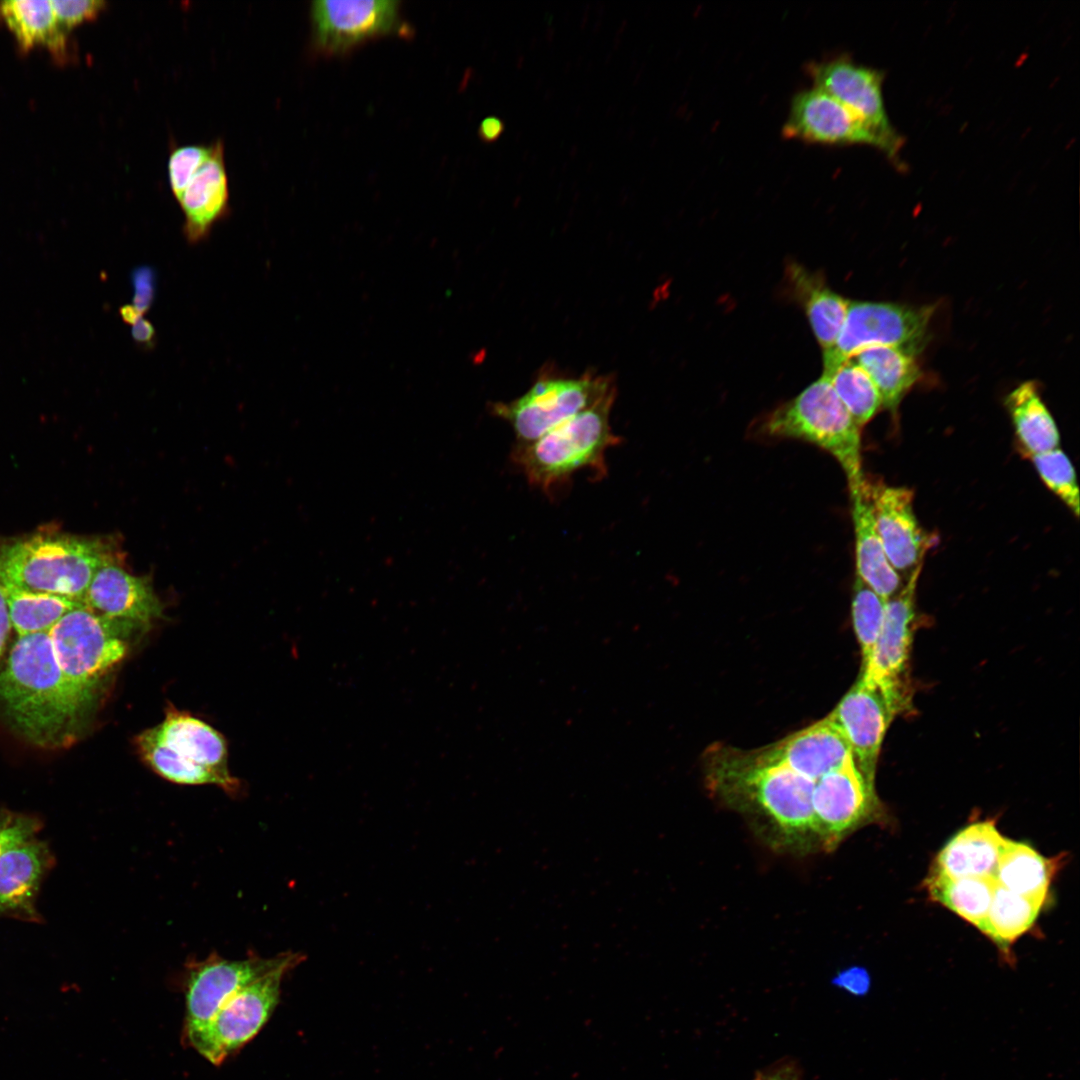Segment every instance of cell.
<instances>
[{
  "instance_id": "6da1fadb",
  "label": "cell",
  "mask_w": 1080,
  "mask_h": 1080,
  "mask_svg": "<svg viewBox=\"0 0 1080 1080\" xmlns=\"http://www.w3.org/2000/svg\"><path fill=\"white\" fill-rule=\"evenodd\" d=\"M705 767L709 791L743 815L770 848L797 856L822 852L814 782L762 760L755 751L712 750Z\"/></svg>"
},
{
  "instance_id": "7a4b0ae2",
  "label": "cell",
  "mask_w": 1080,
  "mask_h": 1080,
  "mask_svg": "<svg viewBox=\"0 0 1080 1080\" xmlns=\"http://www.w3.org/2000/svg\"><path fill=\"white\" fill-rule=\"evenodd\" d=\"M89 705L59 667L49 632L18 637L0 671V706L20 735L38 747H64Z\"/></svg>"
},
{
  "instance_id": "3957f363",
  "label": "cell",
  "mask_w": 1080,
  "mask_h": 1080,
  "mask_svg": "<svg viewBox=\"0 0 1080 1080\" xmlns=\"http://www.w3.org/2000/svg\"><path fill=\"white\" fill-rule=\"evenodd\" d=\"M112 544L104 538L48 530L21 538L0 539V583L83 604L98 570L107 564L119 563L118 552Z\"/></svg>"
},
{
  "instance_id": "277c9868",
  "label": "cell",
  "mask_w": 1080,
  "mask_h": 1080,
  "mask_svg": "<svg viewBox=\"0 0 1080 1080\" xmlns=\"http://www.w3.org/2000/svg\"><path fill=\"white\" fill-rule=\"evenodd\" d=\"M614 399L615 392L536 440L515 443L511 459L529 484L552 494L579 471H592L598 480L606 476V453L622 441L609 422Z\"/></svg>"
},
{
  "instance_id": "5b68a950",
  "label": "cell",
  "mask_w": 1080,
  "mask_h": 1080,
  "mask_svg": "<svg viewBox=\"0 0 1080 1080\" xmlns=\"http://www.w3.org/2000/svg\"><path fill=\"white\" fill-rule=\"evenodd\" d=\"M135 746L142 760L171 782L213 784L231 794L240 789L228 770L222 734L187 712L168 709L159 725L135 737Z\"/></svg>"
},
{
  "instance_id": "8992f818",
  "label": "cell",
  "mask_w": 1080,
  "mask_h": 1080,
  "mask_svg": "<svg viewBox=\"0 0 1080 1080\" xmlns=\"http://www.w3.org/2000/svg\"><path fill=\"white\" fill-rule=\"evenodd\" d=\"M761 432L768 437L804 440L827 451L842 467L848 485L865 478L861 469V427L824 375L771 411L761 424Z\"/></svg>"
},
{
  "instance_id": "52a82bcc",
  "label": "cell",
  "mask_w": 1080,
  "mask_h": 1080,
  "mask_svg": "<svg viewBox=\"0 0 1080 1080\" xmlns=\"http://www.w3.org/2000/svg\"><path fill=\"white\" fill-rule=\"evenodd\" d=\"M298 952H283L281 961L230 997L201 1028L186 1034L190 1045L219 1065L250 1041L278 1004L285 975L303 961Z\"/></svg>"
},
{
  "instance_id": "ba28073f",
  "label": "cell",
  "mask_w": 1080,
  "mask_h": 1080,
  "mask_svg": "<svg viewBox=\"0 0 1080 1080\" xmlns=\"http://www.w3.org/2000/svg\"><path fill=\"white\" fill-rule=\"evenodd\" d=\"M49 636L64 676L91 704L101 681L125 657L126 640L85 605L64 615Z\"/></svg>"
},
{
  "instance_id": "9c48e42d",
  "label": "cell",
  "mask_w": 1080,
  "mask_h": 1080,
  "mask_svg": "<svg viewBox=\"0 0 1080 1080\" xmlns=\"http://www.w3.org/2000/svg\"><path fill=\"white\" fill-rule=\"evenodd\" d=\"M933 312V306L849 301L835 344L823 351V373L831 372L859 351L872 346L897 347L918 354L927 339Z\"/></svg>"
},
{
  "instance_id": "30bf717a",
  "label": "cell",
  "mask_w": 1080,
  "mask_h": 1080,
  "mask_svg": "<svg viewBox=\"0 0 1080 1080\" xmlns=\"http://www.w3.org/2000/svg\"><path fill=\"white\" fill-rule=\"evenodd\" d=\"M614 392L603 376L542 378L515 400L490 403L489 411L511 425L516 444H526Z\"/></svg>"
},
{
  "instance_id": "8fae6325",
  "label": "cell",
  "mask_w": 1080,
  "mask_h": 1080,
  "mask_svg": "<svg viewBox=\"0 0 1080 1080\" xmlns=\"http://www.w3.org/2000/svg\"><path fill=\"white\" fill-rule=\"evenodd\" d=\"M909 704L907 686L860 678L828 715L846 737L856 767L871 785L885 733L894 717Z\"/></svg>"
},
{
  "instance_id": "7c38bea8",
  "label": "cell",
  "mask_w": 1080,
  "mask_h": 1080,
  "mask_svg": "<svg viewBox=\"0 0 1080 1080\" xmlns=\"http://www.w3.org/2000/svg\"><path fill=\"white\" fill-rule=\"evenodd\" d=\"M812 803L824 853L834 851L850 834L879 817L874 785L865 780L853 759L816 783Z\"/></svg>"
},
{
  "instance_id": "4fadbf2b",
  "label": "cell",
  "mask_w": 1080,
  "mask_h": 1080,
  "mask_svg": "<svg viewBox=\"0 0 1080 1080\" xmlns=\"http://www.w3.org/2000/svg\"><path fill=\"white\" fill-rule=\"evenodd\" d=\"M782 134L811 144L869 145L892 159L898 154L850 109L816 87L793 96Z\"/></svg>"
},
{
  "instance_id": "5bb4252c",
  "label": "cell",
  "mask_w": 1080,
  "mask_h": 1080,
  "mask_svg": "<svg viewBox=\"0 0 1080 1080\" xmlns=\"http://www.w3.org/2000/svg\"><path fill=\"white\" fill-rule=\"evenodd\" d=\"M283 953L270 958L250 955L241 960L212 953L186 964L185 1035L204 1026L220 1007L240 989L274 968Z\"/></svg>"
},
{
  "instance_id": "9a60e30c",
  "label": "cell",
  "mask_w": 1080,
  "mask_h": 1080,
  "mask_svg": "<svg viewBox=\"0 0 1080 1080\" xmlns=\"http://www.w3.org/2000/svg\"><path fill=\"white\" fill-rule=\"evenodd\" d=\"M806 72L813 87L845 105L899 152L903 142L885 110L882 72L857 64L846 55L810 62Z\"/></svg>"
},
{
  "instance_id": "2e32d148",
  "label": "cell",
  "mask_w": 1080,
  "mask_h": 1080,
  "mask_svg": "<svg viewBox=\"0 0 1080 1080\" xmlns=\"http://www.w3.org/2000/svg\"><path fill=\"white\" fill-rule=\"evenodd\" d=\"M83 604L106 621L123 639L144 631L163 615V605L147 577L110 563L92 579Z\"/></svg>"
},
{
  "instance_id": "e0dca14e",
  "label": "cell",
  "mask_w": 1080,
  "mask_h": 1080,
  "mask_svg": "<svg viewBox=\"0 0 1080 1080\" xmlns=\"http://www.w3.org/2000/svg\"><path fill=\"white\" fill-rule=\"evenodd\" d=\"M399 1L318 0L311 5L314 43L339 53L375 36L401 32Z\"/></svg>"
},
{
  "instance_id": "ac0fdd59",
  "label": "cell",
  "mask_w": 1080,
  "mask_h": 1080,
  "mask_svg": "<svg viewBox=\"0 0 1080 1080\" xmlns=\"http://www.w3.org/2000/svg\"><path fill=\"white\" fill-rule=\"evenodd\" d=\"M869 483L877 531L893 568L901 575L924 563L936 544L935 536L919 523L913 505V491L907 487Z\"/></svg>"
},
{
  "instance_id": "d6986e66",
  "label": "cell",
  "mask_w": 1080,
  "mask_h": 1080,
  "mask_svg": "<svg viewBox=\"0 0 1080 1080\" xmlns=\"http://www.w3.org/2000/svg\"><path fill=\"white\" fill-rule=\"evenodd\" d=\"M55 865L45 841L36 836L11 843L0 853V917L40 923L36 908L41 884Z\"/></svg>"
},
{
  "instance_id": "ffe728a7",
  "label": "cell",
  "mask_w": 1080,
  "mask_h": 1080,
  "mask_svg": "<svg viewBox=\"0 0 1080 1080\" xmlns=\"http://www.w3.org/2000/svg\"><path fill=\"white\" fill-rule=\"evenodd\" d=\"M923 564L885 603L884 619L873 653L861 678L884 685L906 686L905 673L916 617V588Z\"/></svg>"
},
{
  "instance_id": "44dd1931",
  "label": "cell",
  "mask_w": 1080,
  "mask_h": 1080,
  "mask_svg": "<svg viewBox=\"0 0 1080 1080\" xmlns=\"http://www.w3.org/2000/svg\"><path fill=\"white\" fill-rule=\"evenodd\" d=\"M755 753L815 784L853 759L846 737L829 716Z\"/></svg>"
},
{
  "instance_id": "7402d4cb",
  "label": "cell",
  "mask_w": 1080,
  "mask_h": 1080,
  "mask_svg": "<svg viewBox=\"0 0 1080 1080\" xmlns=\"http://www.w3.org/2000/svg\"><path fill=\"white\" fill-rule=\"evenodd\" d=\"M176 200L184 215L186 239L190 243L205 239L213 225L224 217L229 203V182L221 141L214 142L210 158Z\"/></svg>"
},
{
  "instance_id": "603a6c76",
  "label": "cell",
  "mask_w": 1080,
  "mask_h": 1080,
  "mask_svg": "<svg viewBox=\"0 0 1080 1080\" xmlns=\"http://www.w3.org/2000/svg\"><path fill=\"white\" fill-rule=\"evenodd\" d=\"M851 513L855 532L857 575L885 601L894 596L902 585L901 575L887 558L879 537L869 483L849 485Z\"/></svg>"
},
{
  "instance_id": "cb8c5ba5",
  "label": "cell",
  "mask_w": 1080,
  "mask_h": 1080,
  "mask_svg": "<svg viewBox=\"0 0 1080 1080\" xmlns=\"http://www.w3.org/2000/svg\"><path fill=\"white\" fill-rule=\"evenodd\" d=\"M992 820L956 833L938 853L932 870L952 878H991L1006 843Z\"/></svg>"
},
{
  "instance_id": "d4e9b609",
  "label": "cell",
  "mask_w": 1080,
  "mask_h": 1080,
  "mask_svg": "<svg viewBox=\"0 0 1080 1080\" xmlns=\"http://www.w3.org/2000/svg\"><path fill=\"white\" fill-rule=\"evenodd\" d=\"M787 275L793 294L802 305L819 345L823 351L830 349L844 324L849 300L798 264H790Z\"/></svg>"
},
{
  "instance_id": "484cf974",
  "label": "cell",
  "mask_w": 1080,
  "mask_h": 1080,
  "mask_svg": "<svg viewBox=\"0 0 1080 1080\" xmlns=\"http://www.w3.org/2000/svg\"><path fill=\"white\" fill-rule=\"evenodd\" d=\"M0 18L22 50L41 45L56 57H66L68 33L60 27L50 0L0 1Z\"/></svg>"
},
{
  "instance_id": "4316f807",
  "label": "cell",
  "mask_w": 1080,
  "mask_h": 1080,
  "mask_svg": "<svg viewBox=\"0 0 1080 1080\" xmlns=\"http://www.w3.org/2000/svg\"><path fill=\"white\" fill-rule=\"evenodd\" d=\"M1005 406L1025 456L1059 448L1058 427L1033 381L1023 382L1013 389L1005 398Z\"/></svg>"
},
{
  "instance_id": "83f0119b",
  "label": "cell",
  "mask_w": 1080,
  "mask_h": 1080,
  "mask_svg": "<svg viewBox=\"0 0 1080 1080\" xmlns=\"http://www.w3.org/2000/svg\"><path fill=\"white\" fill-rule=\"evenodd\" d=\"M915 356L897 347L872 346L850 359L869 375L878 390L882 407L896 412L904 396L920 378Z\"/></svg>"
},
{
  "instance_id": "f1b7e54d",
  "label": "cell",
  "mask_w": 1080,
  "mask_h": 1080,
  "mask_svg": "<svg viewBox=\"0 0 1080 1080\" xmlns=\"http://www.w3.org/2000/svg\"><path fill=\"white\" fill-rule=\"evenodd\" d=\"M1058 860L1048 859L1025 843L1006 840L994 881L1018 895L1044 903Z\"/></svg>"
},
{
  "instance_id": "f546056e",
  "label": "cell",
  "mask_w": 1080,
  "mask_h": 1080,
  "mask_svg": "<svg viewBox=\"0 0 1080 1080\" xmlns=\"http://www.w3.org/2000/svg\"><path fill=\"white\" fill-rule=\"evenodd\" d=\"M932 900L947 907L978 929L983 924L995 889L991 878H952L932 870L925 881Z\"/></svg>"
},
{
  "instance_id": "4dcf8cb0",
  "label": "cell",
  "mask_w": 1080,
  "mask_h": 1080,
  "mask_svg": "<svg viewBox=\"0 0 1080 1080\" xmlns=\"http://www.w3.org/2000/svg\"><path fill=\"white\" fill-rule=\"evenodd\" d=\"M11 625L18 637L49 632L68 612L83 605L71 599L44 593H34L2 584Z\"/></svg>"
},
{
  "instance_id": "1f68e13d",
  "label": "cell",
  "mask_w": 1080,
  "mask_h": 1080,
  "mask_svg": "<svg viewBox=\"0 0 1080 1080\" xmlns=\"http://www.w3.org/2000/svg\"><path fill=\"white\" fill-rule=\"evenodd\" d=\"M1043 904L996 883L987 916L979 929L1002 949L1007 950L1032 927Z\"/></svg>"
},
{
  "instance_id": "d6a6232c",
  "label": "cell",
  "mask_w": 1080,
  "mask_h": 1080,
  "mask_svg": "<svg viewBox=\"0 0 1080 1080\" xmlns=\"http://www.w3.org/2000/svg\"><path fill=\"white\" fill-rule=\"evenodd\" d=\"M823 375L828 378L835 393L859 427L867 424L882 407L875 384L853 359H848Z\"/></svg>"
},
{
  "instance_id": "836d02e7",
  "label": "cell",
  "mask_w": 1080,
  "mask_h": 1080,
  "mask_svg": "<svg viewBox=\"0 0 1080 1080\" xmlns=\"http://www.w3.org/2000/svg\"><path fill=\"white\" fill-rule=\"evenodd\" d=\"M886 601L856 576L853 587L852 619L861 648L863 666L870 659L877 642Z\"/></svg>"
},
{
  "instance_id": "e575fe53",
  "label": "cell",
  "mask_w": 1080,
  "mask_h": 1080,
  "mask_svg": "<svg viewBox=\"0 0 1080 1080\" xmlns=\"http://www.w3.org/2000/svg\"><path fill=\"white\" fill-rule=\"evenodd\" d=\"M1041 480L1072 512L1079 516L1076 474L1068 456L1060 449L1030 456Z\"/></svg>"
},
{
  "instance_id": "d590c367",
  "label": "cell",
  "mask_w": 1080,
  "mask_h": 1080,
  "mask_svg": "<svg viewBox=\"0 0 1080 1080\" xmlns=\"http://www.w3.org/2000/svg\"><path fill=\"white\" fill-rule=\"evenodd\" d=\"M214 143L210 145H184L175 148L168 159V179L171 191L177 199L192 177L210 158Z\"/></svg>"
},
{
  "instance_id": "8d00e7d4",
  "label": "cell",
  "mask_w": 1080,
  "mask_h": 1080,
  "mask_svg": "<svg viewBox=\"0 0 1080 1080\" xmlns=\"http://www.w3.org/2000/svg\"><path fill=\"white\" fill-rule=\"evenodd\" d=\"M50 2L60 27L68 34L76 25L95 19L106 6V2L100 0H50Z\"/></svg>"
},
{
  "instance_id": "74e56055",
  "label": "cell",
  "mask_w": 1080,
  "mask_h": 1080,
  "mask_svg": "<svg viewBox=\"0 0 1080 1080\" xmlns=\"http://www.w3.org/2000/svg\"><path fill=\"white\" fill-rule=\"evenodd\" d=\"M42 826L37 816L0 810V853L13 842L36 836Z\"/></svg>"
},
{
  "instance_id": "f35d334b",
  "label": "cell",
  "mask_w": 1080,
  "mask_h": 1080,
  "mask_svg": "<svg viewBox=\"0 0 1080 1080\" xmlns=\"http://www.w3.org/2000/svg\"><path fill=\"white\" fill-rule=\"evenodd\" d=\"M134 297L132 305L142 314L151 307L155 295V275L149 267L137 268L132 273Z\"/></svg>"
},
{
  "instance_id": "ab89813d",
  "label": "cell",
  "mask_w": 1080,
  "mask_h": 1080,
  "mask_svg": "<svg viewBox=\"0 0 1080 1080\" xmlns=\"http://www.w3.org/2000/svg\"><path fill=\"white\" fill-rule=\"evenodd\" d=\"M871 976L860 966H852L839 971L832 979V984L857 997H863L871 989Z\"/></svg>"
},
{
  "instance_id": "60d3db41",
  "label": "cell",
  "mask_w": 1080,
  "mask_h": 1080,
  "mask_svg": "<svg viewBox=\"0 0 1080 1080\" xmlns=\"http://www.w3.org/2000/svg\"><path fill=\"white\" fill-rule=\"evenodd\" d=\"M752 1080H804L803 1070L792 1057H784L757 1071Z\"/></svg>"
},
{
  "instance_id": "b9f144b4",
  "label": "cell",
  "mask_w": 1080,
  "mask_h": 1080,
  "mask_svg": "<svg viewBox=\"0 0 1080 1080\" xmlns=\"http://www.w3.org/2000/svg\"><path fill=\"white\" fill-rule=\"evenodd\" d=\"M504 131V123L498 117L485 118L479 126V136L485 142H494Z\"/></svg>"
},
{
  "instance_id": "7bdbcfd3",
  "label": "cell",
  "mask_w": 1080,
  "mask_h": 1080,
  "mask_svg": "<svg viewBox=\"0 0 1080 1080\" xmlns=\"http://www.w3.org/2000/svg\"><path fill=\"white\" fill-rule=\"evenodd\" d=\"M12 625L3 587L0 583V658L4 653L6 641Z\"/></svg>"
},
{
  "instance_id": "ee69618b",
  "label": "cell",
  "mask_w": 1080,
  "mask_h": 1080,
  "mask_svg": "<svg viewBox=\"0 0 1080 1080\" xmlns=\"http://www.w3.org/2000/svg\"><path fill=\"white\" fill-rule=\"evenodd\" d=\"M132 337L137 344L151 346L155 338V329L150 321L141 318L132 325Z\"/></svg>"
},
{
  "instance_id": "f6af8a7d",
  "label": "cell",
  "mask_w": 1080,
  "mask_h": 1080,
  "mask_svg": "<svg viewBox=\"0 0 1080 1080\" xmlns=\"http://www.w3.org/2000/svg\"><path fill=\"white\" fill-rule=\"evenodd\" d=\"M120 315L126 323L131 325L143 318V315L132 304L121 307Z\"/></svg>"
}]
</instances>
